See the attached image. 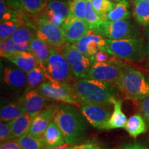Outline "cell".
Here are the masks:
<instances>
[{
	"mask_svg": "<svg viewBox=\"0 0 149 149\" xmlns=\"http://www.w3.org/2000/svg\"><path fill=\"white\" fill-rule=\"evenodd\" d=\"M53 120L61 130L66 144H77L88 133L86 120L74 105L64 103L56 106Z\"/></svg>",
	"mask_w": 149,
	"mask_h": 149,
	"instance_id": "1",
	"label": "cell"
},
{
	"mask_svg": "<svg viewBox=\"0 0 149 149\" xmlns=\"http://www.w3.org/2000/svg\"><path fill=\"white\" fill-rule=\"evenodd\" d=\"M81 104H113L120 100L119 91L114 85L96 79L77 78L71 84Z\"/></svg>",
	"mask_w": 149,
	"mask_h": 149,
	"instance_id": "2",
	"label": "cell"
},
{
	"mask_svg": "<svg viewBox=\"0 0 149 149\" xmlns=\"http://www.w3.org/2000/svg\"><path fill=\"white\" fill-rule=\"evenodd\" d=\"M116 88L126 100L140 101L149 95V82L138 70L123 63Z\"/></svg>",
	"mask_w": 149,
	"mask_h": 149,
	"instance_id": "3",
	"label": "cell"
},
{
	"mask_svg": "<svg viewBox=\"0 0 149 149\" xmlns=\"http://www.w3.org/2000/svg\"><path fill=\"white\" fill-rule=\"evenodd\" d=\"M102 51L130 62H139L146 56L145 44L141 37L122 40L106 39Z\"/></svg>",
	"mask_w": 149,
	"mask_h": 149,
	"instance_id": "4",
	"label": "cell"
},
{
	"mask_svg": "<svg viewBox=\"0 0 149 149\" xmlns=\"http://www.w3.org/2000/svg\"><path fill=\"white\" fill-rule=\"evenodd\" d=\"M42 67L48 79L69 83L74 76L69 63L60 50L51 46L47 60Z\"/></svg>",
	"mask_w": 149,
	"mask_h": 149,
	"instance_id": "5",
	"label": "cell"
},
{
	"mask_svg": "<svg viewBox=\"0 0 149 149\" xmlns=\"http://www.w3.org/2000/svg\"><path fill=\"white\" fill-rule=\"evenodd\" d=\"M44 96L50 100H54L71 104L76 107L81 106L71 84L68 82L48 79L36 88Z\"/></svg>",
	"mask_w": 149,
	"mask_h": 149,
	"instance_id": "6",
	"label": "cell"
},
{
	"mask_svg": "<svg viewBox=\"0 0 149 149\" xmlns=\"http://www.w3.org/2000/svg\"><path fill=\"white\" fill-rule=\"evenodd\" d=\"M95 33L109 40H122L141 37L139 29L130 19L115 21L104 19Z\"/></svg>",
	"mask_w": 149,
	"mask_h": 149,
	"instance_id": "7",
	"label": "cell"
},
{
	"mask_svg": "<svg viewBox=\"0 0 149 149\" xmlns=\"http://www.w3.org/2000/svg\"><path fill=\"white\" fill-rule=\"evenodd\" d=\"M123 62L111 56L106 62H95L84 78L105 81L116 87L122 72Z\"/></svg>",
	"mask_w": 149,
	"mask_h": 149,
	"instance_id": "8",
	"label": "cell"
},
{
	"mask_svg": "<svg viewBox=\"0 0 149 149\" xmlns=\"http://www.w3.org/2000/svg\"><path fill=\"white\" fill-rule=\"evenodd\" d=\"M33 24L37 37L49 46L59 49L67 42L61 26L48 22L40 16Z\"/></svg>",
	"mask_w": 149,
	"mask_h": 149,
	"instance_id": "9",
	"label": "cell"
},
{
	"mask_svg": "<svg viewBox=\"0 0 149 149\" xmlns=\"http://www.w3.org/2000/svg\"><path fill=\"white\" fill-rule=\"evenodd\" d=\"M67 59L76 78H84L95 63L94 57H86L74 44L66 42L59 48Z\"/></svg>",
	"mask_w": 149,
	"mask_h": 149,
	"instance_id": "10",
	"label": "cell"
},
{
	"mask_svg": "<svg viewBox=\"0 0 149 149\" xmlns=\"http://www.w3.org/2000/svg\"><path fill=\"white\" fill-rule=\"evenodd\" d=\"M80 111L93 127L98 130H107V124L111 114L104 105L83 104L80 107Z\"/></svg>",
	"mask_w": 149,
	"mask_h": 149,
	"instance_id": "11",
	"label": "cell"
},
{
	"mask_svg": "<svg viewBox=\"0 0 149 149\" xmlns=\"http://www.w3.org/2000/svg\"><path fill=\"white\" fill-rule=\"evenodd\" d=\"M50 100L42 95L37 88L24 93L19 101L24 113H26L33 117L40 113Z\"/></svg>",
	"mask_w": 149,
	"mask_h": 149,
	"instance_id": "12",
	"label": "cell"
},
{
	"mask_svg": "<svg viewBox=\"0 0 149 149\" xmlns=\"http://www.w3.org/2000/svg\"><path fill=\"white\" fill-rule=\"evenodd\" d=\"M69 13L68 1L65 0H52L47 4L40 14L41 17L47 21L61 26Z\"/></svg>",
	"mask_w": 149,
	"mask_h": 149,
	"instance_id": "13",
	"label": "cell"
},
{
	"mask_svg": "<svg viewBox=\"0 0 149 149\" xmlns=\"http://www.w3.org/2000/svg\"><path fill=\"white\" fill-rule=\"evenodd\" d=\"M61 26L64 31L66 42L72 44H75L80 38L91 31L84 19L68 16Z\"/></svg>",
	"mask_w": 149,
	"mask_h": 149,
	"instance_id": "14",
	"label": "cell"
},
{
	"mask_svg": "<svg viewBox=\"0 0 149 149\" xmlns=\"http://www.w3.org/2000/svg\"><path fill=\"white\" fill-rule=\"evenodd\" d=\"M105 40L106 38L102 35L91 31L80 38L74 45L86 57H94L99 51L102 50L105 45Z\"/></svg>",
	"mask_w": 149,
	"mask_h": 149,
	"instance_id": "15",
	"label": "cell"
},
{
	"mask_svg": "<svg viewBox=\"0 0 149 149\" xmlns=\"http://www.w3.org/2000/svg\"><path fill=\"white\" fill-rule=\"evenodd\" d=\"M55 109V104H52L33 117L28 133L36 137H42L50 123L53 120Z\"/></svg>",
	"mask_w": 149,
	"mask_h": 149,
	"instance_id": "16",
	"label": "cell"
},
{
	"mask_svg": "<svg viewBox=\"0 0 149 149\" xmlns=\"http://www.w3.org/2000/svg\"><path fill=\"white\" fill-rule=\"evenodd\" d=\"M1 57L12 62L26 73L31 71L40 64L36 58L30 51H21L4 54L1 55Z\"/></svg>",
	"mask_w": 149,
	"mask_h": 149,
	"instance_id": "17",
	"label": "cell"
},
{
	"mask_svg": "<svg viewBox=\"0 0 149 149\" xmlns=\"http://www.w3.org/2000/svg\"><path fill=\"white\" fill-rule=\"evenodd\" d=\"M46 148H53L66 144L61 130L55 120H53L42 136Z\"/></svg>",
	"mask_w": 149,
	"mask_h": 149,
	"instance_id": "18",
	"label": "cell"
},
{
	"mask_svg": "<svg viewBox=\"0 0 149 149\" xmlns=\"http://www.w3.org/2000/svg\"><path fill=\"white\" fill-rule=\"evenodd\" d=\"M3 81L13 88H22L27 82V74L19 68L6 67L3 70Z\"/></svg>",
	"mask_w": 149,
	"mask_h": 149,
	"instance_id": "19",
	"label": "cell"
},
{
	"mask_svg": "<svg viewBox=\"0 0 149 149\" xmlns=\"http://www.w3.org/2000/svg\"><path fill=\"white\" fill-rule=\"evenodd\" d=\"M33 119V117L31 115L26 113H24L9 122L13 139L18 138L29 132Z\"/></svg>",
	"mask_w": 149,
	"mask_h": 149,
	"instance_id": "20",
	"label": "cell"
},
{
	"mask_svg": "<svg viewBox=\"0 0 149 149\" xmlns=\"http://www.w3.org/2000/svg\"><path fill=\"white\" fill-rule=\"evenodd\" d=\"M29 51L36 58L41 66H44L47 60L50 52V46L38 37L35 36L29 42Z\"/></svg>",
	"mask_w": 149,
	"mask_h": 149,
	"instance_id": "21",
	"label": "cell"
},
{
	"mask_svg": "<svg viewBox=\"0 0 149 149\" xmlns=\"http://www.w3.org/2000/svg\"><path fill=\"white\" fill-rule=\"evenodd\" d=\"M133 15L141 26L149 27V1L133 0Z\"/></svg>",
	"mask_w": 149,
	"mask_h": 149,
	"instance_id": "22",
	"label": "cell"
},
{
	"mask_svg": "<svg viewBox=\"0 0 149 149\" xmlns=\"http://www.w3.org/2000/svg\"><path fill=\"white\" fill-rule=\"evenodd\" d=\"M122 100L120 99L113 104L114 111L108 122L107 130L125 128L128 120L126 115L122 111Z\"/></svg>",
	"mask_w": 149,
	"mask_h": 149,
	"instance_id": "23",
	"label": "cell"
},
{
	"mask_svg": "<svg viewBox=\"0 0 149 149\" xmlns=\"http://www.w3.org/2000/svg\"><path fill=\"white\" fill-rule=\"evenodd\" d=\"M132 13L130 10V3L128 0H121L117 2L113 10L110 11L105 19L115 21V20L130 19Z\"/></svg>",
	"mask_w": 149,
	"mask_h": 149,
	"instance_id": "24",
	"label": "cell"
},
{
	"mask_svg": "<svg viewBox=\"0 0 149 149\" xmlns=\"http://www.w3.org/2000/svg\"><path fill=\"white\" fill-rule=\"evenodd\" d=\"M27 18L25 13L21 17L17 19L9 20V21L1 22L0 24V40L1 42L10 38L15 31L24 24L27 25Z\"/></svg>",
	"mask_w": 149,
	"mask_h": 149,
	"instance_id": "25",
	"label": "cell"
},
{
	"mask_svg": "<svg viewBox=\"0 0 149 149\" xmlns=\"http://www.w3.org/2000/svg\"><path fill=\"white\" fill-rule=\"evenodd\" d=\"M125 130L133 138H137L141 134L146 132V122L142 115H133L128 119L125 126Z\"/></svg>",
	"mask_w": 149,
	"mask_h": 149,
	"instance_id": "26",
	"label": "cell"
},
{
	"mask_svg": "<svg viewBox=\"0 0 149 149\" xmlns=\"http://www.w3.org/2000/svg\"><path fill=\"white\" fill-rule=\"evenodd\" d=\"M27 82L26 87L24 93L33 90L39 86L41 84L45 81L46 78L44 70L40 64L37 66L35 68L31 70V71L27 72Z\"/></svg>",
	"mask_w": 149,
	"mask_h": 149,
	"instance_id": "27",
	"label": "cell"
},
{
	"mask_svg": "<svg viewBox=\"0 0 149 149\" xmlns=\"http://www.w3.org/2000/svg\"><path fill=\"white\" fill-rule=\"evenodd\" d=\"M22 149H48L42 137L26 133L16 139Z\"/></svg>",
	"mask_w": 149,
	"mask_h": 149,
	"instance_id": "28",
	"label": "cell"
},
{
	"mask_svg": "<svg viewBox=\"0 0 149 149\" xmlns=\"http://www.w3.org/2000/svg\"><path fill=\"white\" fill-rule=\"evenodd\" d=\"M24 110L20 104L17 103H9L1 107L0 111L1 122H9L16 117L24 113Z\"/></svg>",
	"mask_w": 149,
	"mask_h": 149,
	"instance_id": "29",
	"label": "cell"
},
{
	"mask_svg": "<svg viewBox=\"0 0 149 149\" xmlns=\"http://www.w3.org/2000/svg\"><path fill=\"white\" fill-rule=\"evenodd\" d=\"M24 13L29 15H38L47 4V0H20Z\"/></svg>",
	"mask_w": 149,
	"mask_h": 149,
	"instance_id": "30",
	"label": "cell"
},
{
	"mask_svg": "<svg viewBox=\"0 0 149 149\" xmlns=\"http://www.w3.org/2000/svg\"><path fill=\"white\" fill-rule=\"evenodd\" d=\"M29 42H16L11 39L1 42L0 44V53L1 55L4 54L15 53V52L29 51Z\"/></svg>",
	"mask_w": 149,
	"mask_h": 149,
	"instance_id": "31",
	"label": "cell"
},
{
	"mask_svg": "<svg viewBox=\"0 0 149 149\" xmlns=\"http://www.w3.org/2000/svg\"><path fill=\"white\" fill-rule=\"evenodd\" d=\"M35 36H36L35 30L31 26L24 24L13 33L10 39L16 42H30Z\"/></svg>",
	"mask_w": 149,
	"mask_h": 149,
	"instance_id": "32",
	"label": "cell"
},
{
	"mask_svg": "<svg viewBox=\"0 0 149 149\" xmlns=\"http://www.w3.org/2000/svg\"><path fill=\"white\" fill-rule=\"evenodd\" d=\"M92 0H87V8L84 20L88 24L89 29L92 32L96 33L99 27L100 26L103 19L95 11L92 6Z\"/></svg>",
	"mask_w": 149,
	"mask_h": 149,
	"instance_id": "33",
	"label": "cell"
},
{
	"mask_svg": "<svg viewBox=\"0 0 149 149\" xmlns=\"http://www.w3.org/2000/svg\"><path fill=\"white\" fill-rule=\"evenodd\" d=\"M68 2L69 8L68 17L84 19L86 14L87 0H69Z\"/></svg>",
	"mask_w": 149,
	"mask_h": 149,
	"instance_id": "34",
	"label": "cell"
},
{
	"mask_svg": "<svg viewBox=\"0 0 149 149\" xmlns=\"http://www.w3.org/2000/svg\"><path fill=\"white\" fill-rule=\"evenodd\" d=\"M24 13L19 12L7 4L5 0H0V21L17 19L23 15Z\"/></svg>",
	"mask_w": 149,
	"mask_h": 149,
	"instance_id": "35",
	"label": "cell"
},
{
	"mask_svg": "<svg viewBox=\"0 0 149 149\" xmlns=\"http://www.w3.org/2000/svg\"><path fill=\"white\" fill-rule=\"evenodd\" d=\"M91 2L95 11L103 20L105 19L106 15L115 6V3L110 0H92Z\"/></svg>",
	"mask_w": 149,
	"mask_h": 149,
	"instance_id": "36",
	"label": "cell"
},
{
	"mask_svg": "<svg viewBox=\"0 0 149 149\" xmlns=\"http://www.w3.org/2000/svg\"><path fill=\"white\" fill-rule=\"evenodd\" d=\"M13 139L9 122H1L0 123V141L1 142Z\"/></svg>",
	"mask_w": 149,
	"mask_h": 149,
	"instance_id": "37",
	"label": "cell"
},
{
	"mask_svg": "<svg viewBox=\"0 0 149 149\" xmlns=\"http://www.w3.org/2000/svg\"><path fill=\"white\" fill-rule=\"evenodd\" d=\"M139 107L149 129V95L139 101Z\"/></svg>",
	"mask_w": 149,
	"mask_h": 149,
	"instance_id": "38",
	"label": "cell"
},
{
	"mask_svg": "<svg viewBox=\"0 0 149 149\" xmlns=\"http://www.w3.org/2000/svg\"><path fill=\"white\" fill-rule=\"evenodd\" d=\"M72 149H111L98 143L96 141H89L79 145H73Z\"/></svg>",
	"mask_w": 149,
	"mask_h": 149,
	"instance_id": "39",
	"label": "cell"
},
{
	"mask_svg": "<svg viewBox=\"0 0 149 149\" xmlns=\"http://www.w3.org/2000/svg\"><path fill=\"white\" fill-rule=\"evenodd\" d=\"M0 149H22L17 140H9L1 143Z\"/></svg>",
	"mask_w": 149,
	"mask_h": 149,
	"instance_id": "40",
	"label": "cell"
},
{
	"mask_svg": "<svg viewBox=\"0 0 149 149\" xmlns=\"http://www.w3.org/2000/svg\"><path fill=\"white\" fill-rule=\"evenodd\" d=\"M111 55L106 52L102 51H99L94 56L95 62H106L109 61L111 57Z\"/></svg>",
	"mask_w": 149,
	"mask_h": 149,
	"instance_id": "41",
	"label": "cell"
},
{
	"mask_svg": "<svg viewBox=\"0 0 149 149\" xmlns=\"http://www.w3.org/2000/svg\"><path fill=\"white\" fill-rule=\"evenodd\" d=\"M5 1L12 8L19 11V12L24 13L22 8L20 0H5Z\"/></svg>",
	"mask_w": 149,
	"mask_h": 149,
	"instance_id": "42",
	"label": "cell"
},
{
	"mask_svg": "<svg viewBox=\"0 0 149 149\" xmlns=\"http://www.w3.org/2000/svg\"><path fill=\"white\" fill-rule=\"evenodd\" d=\"M119 149H149V148L139 143H128L123 145Z\"/></svg>",
	"mask_w": 149,
	"mask_h": 149,
	"instance_id": "43",
	"label": "cell"
},
{
	"mask_svg": "<svg viewBox=\"0 0 149 149\" xmlns=\"http://www.w3.org/2000/svg\"><path fill=\"white\" fill-rule=\"evenodd\" d=\"M145 54L149 61V40L147 41V42L145 44Z\"/></svg>",
	"mask_w": 149,
	"mask_h": 149,
	"instance_id": "44",
	"label": "cell"
},
{
	"mask_svg": "<svg viewBox=\"0 0 149 149\" xmlns=\"http://www.w3.org/2000/svg\"><path fill=\"white\" fill-rule=\"evenodd\" d=\"M72 146L73 145H68L66 144V146H61L59 147H56V148H48V149H72Z\"/></svg>",
	"mask_w": 149,
	"mask_h": 149,
	"instance_id": "45",
	"label": "cell"
},
{
	"mask_svg": "<svg viewBox=\"0 0 149 149\" xmlns=\"http://www.w3.org/2000/svg\"><path fill=\"white\" fill-rule=\"evenodd\" d=\"M144 35H145V37H146L147 40H149V27L146 28V29H145V31H144Z\"/></svg>",
	"mask_w": 149,
	"mask_h": 149,
	"instance_id": "46",
	"label": "cell"
},
{
	"mask_svg": "<svg viewBox=\"0 0 149 149\" xmlns=\"http://www.w3.org/2000/svg\"><path fill=\"white\" fill-rule=\"evenodd\" d=\"M146 70H147V72H148V75L147 76H146V79H147V80H148V81L149 82V64L148 65H147V66H146Z\"/></svg>",
	"mask_w": 149,
	"mask_h": 149,
	"instance_id": "47",
	"label": "cell"
},
{
	"mask_svg": "<svg viewBox=\"0 0 149 149\" xmlns=\"http://www.w3.org/2000/svg\"><path fill=\"white\" fill-rule=\"evenodd\" d=\"M111 1H116V2H119V1H121V0H110Z\"/></svg>",
	"mask_w": 149,
	"mask_h": 149,
	"instance_id": "48",
	"label": "cell"
},
{
	"mask_svg": "<svg viewBox=\"0 0 149 149\" xmlns=\"http://www.w3.org/2000/svg\"><path fill=\"white\" fill-rule=\"evenodd\" d=\"M48 1H52V0H47Z\"/></svg>",
	"mask_w": 149,
	"mask_h": 149,
	"instance_id": "49",
	"label": "cell"
},
{
	"mask_svg": "<svg viewBox=\"0 0 149 149\" xmlns=\"http://www.w3.org/2000/svg\"><path fill=\"white\" fill-rule=\"evenodd\" d=\"M65 1H69V0H65Z\"/></svg>",
	"mask_w": 149,
	"mask_h": 149,
	"instance_id": "50",
	"label": "cell"
},
{
	"mask_svg": "<svg viewBox=\"0 0 149 149\" xmlns=\"http://www.w3.org/2000/svg\"><path fill=\"white\" fill-rule=\"evenodd\" d=\"M146 1H149V0H146Z\"/></svg>",
	"mask_w": 149,
	"mask_h": 149,
	"instance_id": "51",
	"label": "cell"
}]
</instances>
